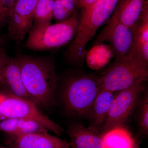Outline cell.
<instances>
[{"mask_svg": "<svg viewBox=\"0 0 148 148\" xmlns=\"http://www.w3.org/2000/svg\"><path fill=\"white\" fill-rule=\"evenodd\" d=\"M17 0H0V24L7 21L10 12Z\"/></svg>", "mask_w": 148, "mask_h": 148, "instance_id": "19", "label": "cell"}, {"mask_svg": "<svg viewBox=\"0 0 148 148\" xmlns=\"http://www.w3.org/2000/svg\"><path fill=\"white\" fill-rule=\"evenodd\" d=\"M119 0H97L91 5L82 9L76 34L66 51L70 64H83L86 46L96 32L110 18Z\"/></svg>", "mask_w": 148, "mask_h": 148, "instance_id": "2", "label": "cell"}, {"mask_svg": "<svg viewBox=\"0 0 148 148\" xmlns=\"http://www.w3.org/2000/svg\"><path fill=\"white\" fill-rule=\"evenodd\" d=\"M0 148H10L8 146L5 145H0Z\"/></svg>", "mask_w": 148, "mask_h": 148, "instance_id": "26", "label": "cell"}, {"mask_svg": "<svg viewBox=\"0 0 148 148\" xmlns=\"http://www.w3.org/2000/svg\"><path fill=\"white\" fill-rule=\"evenodd\" d=\"M16 59L24 87L38 107L52 105L57 88L55 64L47 57L19 55Z\"/></svg>", "mask_w": 148, "mask_h": 148, "instance_id": "1", "label": "cell"}, {"mask_svg": "<svg viewBox=\"0 0 148 148\" xmlns=\"http://www.w3.org/2000/svg\"><path fill=\"white\" fill-rule=\"evenodd\" d=\"M135 53L148 63V1L146 0L141 16L134 26Z\"/></svg>", "mask_w": 148, "mask_h": 148, "instance_id": "16", "label": "cell"}, {"mask_svg": "<svg viewBox=\"0 0 148 148\" xmlns=\"http://www.w3.org/2000/svg\"><path fill=\"white\" fill-rule=\"evenodd\" d=\"M1 46H2L0 45V47H1Z\"/></svg>", "mask_w": 148, "mask_h": 148, "instance_id": "27", "label": "cell"}, {"mask_svg": "<svg viewBox=\"0 0 148 148\" xmlns=\"http://www.w3.org/2000/svg\"><path fill=\"white\" fill-rule=\"evenodd\" d=\"M148 64L136 53L123 59H116L97 79L98 88L118 92L140 81H147Z\"/></svg>", "mask_w": 148, "mask_h": 148, "instance_id": "3", "label": "cell"}, {"mask_svg": "<svg viewBox=\"0 0 148 148\" xmlns=\"http://www.w3.org/2000/svg\"><path fill=\"white\" fill-rule=\"evenodd\" d=\"M0 86L14 96L34 103L24 87L16 58H11L5 67L0 77Z\"/></svg>", "mask_w": 148, "mask_h": 148, "instance_id": "12", "label": "cell"}, {"mask_svg": "<svg viewBox=\"0 0 148 148\" xmlns=\"http://www.w3.org/2000/svg\"><path fill=\"white\" fill-rule=\"evenodd\" d=\"M0 131L5 134L48 132L43 125L33 120L10 118L0 121Z\"/></svg>", "mask_w": 148, "mask_h": 148, "instance_id": "15", "label": "cell"}, {"mask_svg": "<svg viewBox=\"0 0 148 148\" xmlns=\"http://www.w3.org/2000/svg\"><path fill=\"white\" fill-rule=\"evenodd\" d=\"M114 97V92L112 91L104 89H99L88 114L90 121L89 127L101 132Z\"/></svg>", "mask_w": 148, "mask_h": 148, "instance_id": "13", "label": "cell"}, {"mask_svg": "<svg viewBox=\"0 0 148 148\" xmlns=\"http://www.w3.org/2000/svg\"><path fill=\"white\" fill-rule=\"evenodd\" d=\"M38 0H17L8 18V31L11 39L19 45L32 29Z\"/></svg>", "mask_w": 148, "mask_h": 148, "instance_id": "9", "label": "cell"}, {"mask_svg": "<svg viewBox=\"0 0 148 148\" xmlns=\"http://www.w3.org/2000/svg\"><path fill=\"white\" fill-rule=\"evenodd\" d=\"M11 58L7 52L5 48L0 47V77L5 67L10 61Z\"/></svg>", "mask_w": 148, "mask_h": 148, "instance_id": "21", "label": "cell"}, {"mask_svg": "<svg viewBox=\"0 0 148 148\" xmlns=\"http://www.w3.org/2000/svg\"><path fill=\"white\" fill-rule=\"evenodd\" d=\"M3 142L10 148H70L69 142L48 132L5 134Z\"/></svg>", "mask_w": 148, "mask_h": 148, "instance_id": "10", "label": "cell"}, {"mask_svg": "<svg viewBox=\"0 0 148 148\" xmlns=\"http://www.w3.org/2000/svg\"><path fill=\"white\" fill-rule=\"evenodd\" d=\"M146 82L140 81L128 88L118 91L101 128L103 134L115 127H122L145 90Z\"/></svg>", "mask_w": 148, "mask_h": 148, "instance_id": "8", "label": "cell"}, {"mask_svg": "<svg viewBox=\"0 0 148 148\" xmlns=\"http://www.w3.org/2000/svg\"><path fill=\"white\" fill-rule=\"evenodd\" d=\"M67 133L70 148H103V133L93 127L74 123L69 126Z\"/></svg>", "mask_w": 148, "mask_h": 148, "instance_id": "11", "label": "cell"}, {"mask_svg": "<svg viewBox=\"0 0 148 148\" xmlns=\"http://www.w3.org/2000/svg\"><path fill=\"white\" fill-rule=\"evenodd\" d=\"M4 42V40L3 37L0 35V45L2 46Z\"/></svg>", "mask_w": 148, "mask_h": 148, "instance_id": "24", "label": "cell"}, {"mask_svg": "<svg viewBox=\"0 0 148 148\" xmlns=\"http://www.w3.org/2000/svg\"><path fill=\"white\" fill-rule=\"evenodd\" d=\"M10 118L26 119L36 121L49 131L60 136L64 130L40 111L34 103L14 96L0 89V121Z\"/></svg>", "mask_w": 148, "mask_h": 148, "instance_id": "6", "label": "cell"}, {"mask_svg": "<svg viewBox=\"0 0 148 148\" xmlns=\"http://www.w3.org/2000/svg\"><path fill=\"white\" fill-rule=\"evenodd\" d=\"M69 16H71L75 12L76 7L75 0H60Z\"/></svg>", "mask_w": 148, "mask_h": 148, "instance_id": "22", "label": "cell"}, {"mask_svg": "<svg viewBox=\"0 0 148 148\" xmlns=\"http://www.w3.org/2000/svg\"><path fill=\"white\" fill-rule=\"evenodd\" d=\"M82 1V0H75V3L76 6L77 7L80 3Z\"/></svg>", "mask_w": 148, "mask_h": 148, "instance_id": "25", "label": "cell"}, {"mask_svg": "<svg viewBox=\"0 0 148 148\" xmlns=\"http://www.w3.org/2000/svg\"><path fill=\"white\" fill-rule=\"evenodd\" d=\"M140 126L145 132L148 130V98L146 95L142 104L140 113Z\"/></svg>", "mask_w": 148, "mask_h": 148, "instance_id": "20", "label": "cell"}, {"mask_svg": "<svg viewBox=\"0 0 148 148\" xmlns=\"http://www.w3.org/2000/svg\"><path fill=\"white\" fill-rule=\"evenodd\" d=\"M99 88L97 79L90 76L70 78L62 89L61 99L65 110L72 115H88Z\"/></svg>", "mask_w": 148, "mask_h": 148, "instance_id": "5", "label": "cell"}, {"mask_svg": "<svg viewBox=\"0 0 148 148\" xmlns=\"http://www.w3.org/2000/svg\"><path fill=\"white\" fill-rule=\"evenodd\" d=\"M96 38L97 42H108L112 47L116 59H123L135 53L134 27H127L112 14Z\"/></svg>", "mask_w": 148, "mask_h": 148, "instance_id": "7", "label": "cell"}, {"mask_svg": "<svg viewBox=\"0 0 148 148\" xmlns=\"http://www.w3.org/2000/svg\"><path fill=\"white\" fill-rule=\"evenodd\" d=\"M103 148H137L130 133L122 127H115L103 134Z\"/></svg>", "mask_w": 148, "mask_h": 148, "instance_id": "17", "label": "cell"}, {"mask_svg": "<svg viewBox=\"0 0 148 148\" xmlns=\"http://www.w3.org/2000/svg\"><path fill=\"white\" fill-rule=\"evenodd\" d=\"M79 16L76 12L66 20L38 30H31L25 41V47L33 51H44L65 46L76 34Z\"/></svg>", "mask_w": 148, "mask_h": 148, "instance_id": "4", "label": "cell"}, {"mask_svg": "<svg viewBox=\"0 0 148 148\" xmlns=\"http://www.w3.org/2000/svg\"><path fill=\"white\" fill-rule=\"evenodd\" d=\"M146 0H119L113 14L127 27L138 23Z\"/></svg>", "mask_w": 148, "mask_h": 148, "instance_id": "14", "label": "cell"}, {"mask_svg": "<svg viewBox=\"0 0 148 148\" xmlns=\"http://www.w3.org/2000/svg\"><path fill=\"white\" fill-rule=\"evenodd\" d=\"M97 0H82L77 7L82 8L89 6Z\"/></svg>", "mask_w": 148, "mask_h": 148, "instance_id": "23", "label": "cell"}, {"mask_svg": "<svg viewBox=\"0 0 148 148\" xmlns=\"http://www.w3.org/2000/svg\"><path fill=\"white\" fill-rule=\"evenodd\" d=\"M53 0H38L31 30H38L51 24L53 18Z\"/></svg>", "mask_w": 148, "mask_h": 148, "instance_id": "18", "label": "cell"}]
</instances>
